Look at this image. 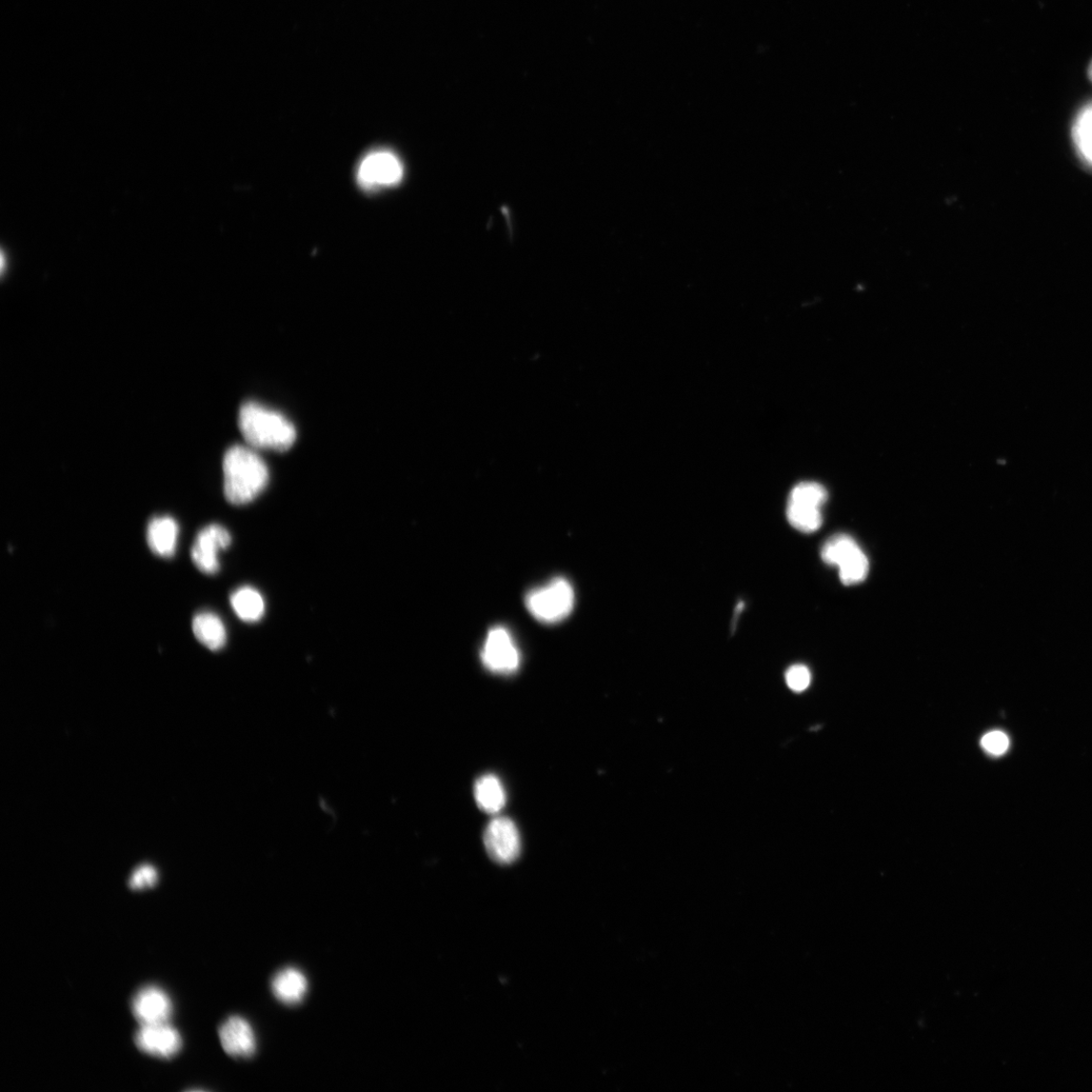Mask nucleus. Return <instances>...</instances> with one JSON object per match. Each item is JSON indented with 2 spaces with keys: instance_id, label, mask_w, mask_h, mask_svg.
<instances>
[{
  "instance_id": "obj_1",
  "label": "nucleus",
  "mask_w": 1092,
  "mask_h": 1092,
  "mask_svg": "<svg viewBox=\"0 0 1092 1092\" xmlns=\"http://www.w3.org/2000/svg\"><path fill=\"white\" fill-rule=\"evenodd\" d=\"M223 471L225 497L237 506L254 501L269 481L267 464L250 446L231 447L225 454Z\"/></svg>"
},
{
  "instance_id": "obj_2",
  "label": "nucleus",
  "mask_w": 1092,
  "mask_h": 1092,
  "mask_svg": "<svg viewBox=\"0 0 1092 1092\" xmlns=\"http://www.w3.org/2000/svg\"><path fill=\"white\" fill-rule=\"evenodd\" d=\"M238 425L248 446L254 449L286 451L296 440L294 426L283 414L254 402L241 407Z\"/></svg>"
},
{
  "instance_id": "obj_3",
  "label": "nucleus",
  "mask_w": 1092,
  "mask_h": 1092,
  "mask_svg": "<svg viewBox=\"0 0 1092 1092\" xmlns=\"http://www.w3.org/2000/svg\"><path fill=\"white\" fill-rule=\"evenodd\" d=\"M574 591L565 578H554L546 585L531 590L525 604L532 617L546 624L565 621L574 607Z\"/></svg>"
},
{
  "instance_id": "obj_4",
  "label": "nucleus",
  "mask_w": 1092,
  "mask_h": 1092,
  "mask_svg": "<svg viewBox=\"0 0 1092 1092\" xmlns=\"http://www.w3.org/2000/svg\"><path fill=\"white\" fill-rule=\"evenodd\" d=\"M481 660L486 669L495 673L510 674L520 669L521 654L507 628L495 626L489 631Z\"/></svg>"
},
{
  "instance_id": "obj_5",
  "label": "nucleus",
  "mask_w": 1092,
  "mask_h": 1092,
  "mask_svg": "<svg viewBox=\"0 0 1092 1092\" xmlns=\"http://www.w3.org/2000/svg\"><path fill=\"white\" fill-rule=\"evenodd\" d=\"M404 168L394 153L387 150L368 154L357 172V181L366 190L398 185L403 178Z\"/></svg>"
},
{
  "instance_id": "obj_6",
  "label": "nucleus",
  "mask_w": 1092,
  "mask_h": 1092,
  "mask_svg": "<svg viewBox=\"0 0 1092 1092\" xmlns=\"http://www.w3.org/2000/svg\"><path fill=\"white\" fill-rule=\"evenodd\" d=\"M484 843L489 856L502 865L518 860L521 851L520 830L507 818H495L488 825Z\"/></svg>"
},
{
  "instance_id": "obj_7",
  "label": "nucleus",
  "mask_w": 1092,
  "mask_h": 1092,
  "mask_svg": "<svg viewBox=\"0 0 1092 1092\" xmlns=\"http://www.w3.org/2000/svg\"><path fill=\"white\" fill-rule=\"evenodd\" d=\"M134 1040L143 1054L166 1060L177 1056L184 1045L181 1032L168 1023L141 1026Z\"/></svg>"
},
{
  "instance_id": "obj_8",
  "label": "nucleus",
  "mask_w": 1092,
  "mask_h": 1092,
  "mask_svg": "<svg viewBox=\"0 0 1092 1092\" xmlns=\"http://www.w3.org/2000/svg\"><path fill=\"white\" fill-rule=\"evenodd\" d=\"M232 543L229 531L218 524H211L197 533L191 547V560L202 572L215 574L220 571L218 553Z\"/></svg>"
},
{
  "instance_id": "obj_9",
  "label": "nucleus",
  "mask_w": 1092,
  "mask_h": 1092,
  "mask_svg": "<svg viewBox=\"0 0 1092 1092\" xmlns=\"http://www.w3.org/2000/svg\"><path fill=\"white\" fill-rule=\"evenodd\" d=\"M133 1015L141 1026L168 1023L173 1003L167 992L157 985H146L137 991L131 1003Z\"/></svg>"
},
{
  "instance_id": "obj_10",
  "label": "nucleus",
  "mask_w": 1092,
  "mask_h": 1092,
  "mask_svg": "<svg viewBox=\"0 0 1092 1092\" xmlns=\"http://www.w3.org/2000/svg\"><path fill=\"white\" fill-rule=\"evenodd\" d=\"M218 1039L226 1054L234 1058H250L257 1050L255 1030L245 1018L232 1016L218 1029Z\"/></svg>"
},
{
  "instance_id": "obj_11",
  "label": "nucleus",
  "mask_w": 1092,
  "mask_h": 1092,
  "mask_svg": "<svg viewBox=\"0 0 1092 1092\" xmlns=\"http://www.w3.org/2000/svg\"><path fill=\"white\" fill-rule=\"evenodd\" d=\"M270 986L277 1001L287 1005H295L306 998L309 980L302 970L287 967L276 973Z\"/></svg>"
},
{
  "instance_id": "obj_12",
  "label": "nucleus",
  "mask_w": 1092,
  "mask_h": 1092,
  "mask_svg": "<svg viewBox=\"0 0 1092 1092\" xmlns=\"http://www.w3.org/2000/svg\"><path fill=\"white\" fill-rule=\"evenodd\" d=\"M177 522L170 516H158L150 521L147 543L153 553L162 558L173 557L178 540Z\"/></svg>"
},
{
  "instance_id": "obj_13",
  "label": "nucleus",
  "mask_w": 1092,
  "mask_h": 1092,
  "mask_svg": "<svg viewBox=\"0 0 1092 1092\" xmlns=\"http://www.w3.org/2000/svg\"><path fill=\"white\" fill-rule=\"evenodd\" d=\"M192 630L196 640L211 650H220L226 645L227 630L224 622L212 612L196 614Z\"/></svg>"
},
{
  "instance_id": "obj_14",
  "label": "nucleus",
  "mask_w": 1092,
  "mask_h": 1092,
  "mask_svg": "<svg viewBox=\"0 0 1092 1092\" xmlns=\"http://www.w3.org/2000/svg\"><path fill=\"white\" fill-rule=\"evenodd\" d=\"M230 603L237 617L244 622H260L266 613L263 595L250 586L237 589L231 595Z\"/></svg>"
},
{
  "instance_id": "obj_15",
  "label": "nucleus",
  "mask_w": 1092,
  "mask_h": 1092,
  "mask_svg": "<svg viewBox=\"0 0 1092 1092\" xmlns=\"http://www.w3.org/2000/svg\"><path fill=\"white\" fill-rule=\"evenodd\" d=\"M473 793L476 804L489 814L499 813L507 801L504 786L494 775H485L476 781Z\"/></svg>"
},
{
  "instance_id": "obj_16",
  "label": "nucleus",
  "mask_w": 1092,
  "mask_h": 1092,
  "mask_svg": "<svg viewBox=\"0 0 1092 1092\" xmlns=\"http://www.w3.org/2000/svg\"><path fill=\"white\" fill-rule=\"evenodd\" d=\"M1072 140L1082 161L1092 165V103L1079 113L1072 126Z\"/></svg>"
},
{
  "instance_id": "obj_17",
  "label": "nucleus",
  "mask_w": 1092,
  "mask_h": 1092,
  "mask_svg": "<svg viewBox=\"0 0 1092 1092\" xmlns=\"http://www.w3.org/2000/svg\"><path fill=\"white\" fill-rule=\"evenodd\" d=\"M859 549L860 546L850 535H833L822 548V559L826 565L839 568Z\"/></svg>"
},
{
  "instance_id": "obj_18",
  "label": "nucleus",
  "mask_w": 1092,
  "mask_h": 1092,
  "mask_svg": "<svg viewBox=\"0 0 1092 1092\" xmlns=\"http://www.w3.org/2000/svg\"><path fill=\"white\" fill-rule=\"evenodd\" d=\"M787 520L792 527L804 532L818 531L824 522L821 508L788 502Z\"/></svg>"
},
{
  "instance_id": "obj_19",
  "label": "nucleus",
  "mask_w": 1092,
  "mask_h": 1092,
  "mask_svg": "<svg viewBox=\"0 0 1092 1092\" xmlns=\"http://www.w3.org/2000/svg\"><path fill=\"white\" fill-rule=\"evenodd\" d=\"M827 491L818 483L804 482L793 488L790 493V503H797L821 508L827 501Z\"/></svg>"
},
{
  "instance_id": "obj_20",
  "label": "nucleus",
  "mask_w": 1092,
  "mask_h": 1092,
  "mask_svg": "<svg viewBox=\"0 0 1092 1092\" xmlns=\"http://www.w3.org/2000/svg\"><path fill=\"white\" fill-rule=\"evenodd\" d=\"M840 579L846 586L857 585L865 581L869 572V561L862 549L853 553L840 567Z\"/></svg>"
},
{
  "instance_id": "obj_21",
  "label": "nucleus",
  "mask_w": 1092,
  "mask_h": 1092,
  "mask_svg": "<svg viewBox=\"0 0 1092 1092\" xmlns=\"http://www.w3.org/2000/svg\"><path fill=\"white\" fill-rule=\"evenodd\" d=\"M158 882V872L151 865L139 866L132 874L129 886L132 890L152 888Z\"/></svg>"
},
{
  "instance_id": "obj_22",
  "label": "nucleus",
  "mask_w": 1092,
  "mask_h": 1092,
  "mask_svg": "<svg viewBox=\"0 0 1092 1092\" xmlns=\"http://www.w3.org/2000/svg\"><path fill=\"white\" fill-rule=\"evenodd\" d=\"M785 678L788 687L792 691L800 693L809 687L811 673L806 666L794 665L787 670Z\"/></svg>"
},
{
  "instance_id": "obj_23",
  "label": "nucleus",
  "mask_w": 1092,
  "mask_h": 1092,
  "mask_svg": "<svg viewBox=\"0 0 1092 1092\" xmlns=\"http://www.w3.org/2000/svg\"><path fill=\"white\" fill-rule=\"evenodd\" d=\"M981 747L992 756H1002L1009 748L1006 734L1001 730L990 731L981 740Z\"/></svg>"
},
{
  "instance_id": "obj_24",
  "label": "nucleus",
  "mask_w": 1092,
  "mask_h": 1092,
  "mask_svg": "<svg viewBox=\"0 0 1092 1092\" xmlns=\"http://www.w3.org/2000/svg\"><path fill=\"white\" fill-rule=\"evenodd\" d=\"M1087 74H1088V78L1090 79V82L1092 83V62H1091V63L1088 67Z\"/></svg>"
}]
</instances>
